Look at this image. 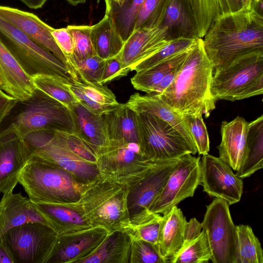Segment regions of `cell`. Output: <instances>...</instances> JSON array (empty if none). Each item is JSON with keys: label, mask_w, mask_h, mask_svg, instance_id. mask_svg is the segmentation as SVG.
<instances>
[{"label": "cell", "mask_w": 263, "mask_h": 263, "mask_svg": "<svg viewBox=\"0 0 263 263\" xmlns=\"http://www.w3.org/2000/svg\"><path fill=\"white\" fill-rule=\"evenodd\" d=\"M105 14L111 19L118 33L124 42L133 33L139 11L144 0H124L117 3L104 0Z\"/></svg>", "instance_id": "35"}, {"label": "cell", "mask_w": 263, "mask_h": 263, "mask_svg": "<svg viewBox=\"0 0 263 263\" xmlns=\"http://www.w3.org/2000/svg\"><path fill=\"white\" fill-rule=\"evenodd\" d=\"M109 232L103 227L58 235L44 263H80L100 246Z\"/></svg>", "instance_id": "16"}, {"label": "cell", "mask_w": 263, "mask_h": 263, "mask_svg": "<svg viewBox=\"0 0 263 263\" xmlns=\"http://www.w3.org/2000/svg\"><path fill=\"white\" fill-rule=\"evenodd\" d=\"M202 115L199 113L181 116L191 134L197 153L204 155L209 152L210 140Z\"/></svg>", "instance_id": "43"}, {"label": "cell", "mask_w": 263, "mask_h": 263, "mask_svg": "<svg viewBox=\"0 0 263 263\" xmlns=\"http://www.w3.org/2000/svg\"><path fill=\"white\" fill-rule=\"evenodd\" d=\"M202 39L214 70L244 57L263 53V16L252 8L219 17Z\"/></svg>", "instance_id": "1"}, {"label": "cell", "mask_w": 263, "mask_h": 263, "mask_svg": "<svg viewBox=\"0 0 263 263\" xmlns=\"http://www.w3.org/2000/svg\"><path fill=\"white\" fill-rule=\"evenodd\" d=\"M18 180L31 200L53 203L77 202L85 186L64 169L32 155Z\"/></svg>", "instance_id": "4"}, {"label": "cell", "mask_w": 263, "mask_h": 263, "mask_svg": "<svg viewBox=\"0 0 263 263\" xmlns=\"http://www.w3.org/2000/svg\"><path fill=\"white\" fill-rule=\"evenodd\" d=\"M211 92L215 102L235 101L263 93V53L240 58L215 70Z\"/></svg>", "instance_id": "5"}, {"label": "cell", "mask_w": 263, "mask_h": 263, "mask_svg": "<svg viewBox=\"0 0 263 263\" xmlns=\"http://www.w3.org/2000/svg\"><path fill=\"white\" fill-rule=\"evenodd\" d=\"M201 183L209 195L222 199L229 205L238 202L243 192V181L219 157L206 154L200 162Z\"/></svg>", "instance_id": "15"}, {"label": "cell", "mask_w": 263, "mask_h": 263, "mask_svg": "<svg viewBox=\"0 0 263 263\" xmlns=\"http://www.w3.org/2000/svg\"><path fill=\"white\" fill-rule=\"evenodd\" d=\"M105 61L96 54L82 60L73 57L72 68L80 81L85 83H99Z\"/></svg>", "instance_id": "42"}, {"label": "cell", "mask_w": 263, "mask_h": 263, "mask_svg": "<svg viewBox=\"0 0 263 263\" xmlns=\"http://www.w3.org/2000/svg\"><path fill=\"white\" fill-rule=\"evenodd\" d=\"M179 158L155 162L142 178L128 186L127 203L131 227L152 216L153 213L149 211V208L165 184Z\"/></svg>", "instance_id": "14"}, {"label": "cell", "mask_w": 263, "mask_h": 263, "mask_svg": "<svg viewBox=\"0 0 263 263\" xmlns=\"http://www.w3.org/2000/svg\"><path fill=\"white\" fill-rule=\"evenodd\" d=\"M237 245L235 263H263V250L252 229L248 225L236 226Z\"/></svg>", "instance_id": "36"}, {"label": "cell", "mask_w": 263, "mask_h": 263, "mask_svg": "<svg viewBox=\"0 0 263 263\" xmlns=\"http://www.w3.org/2000/svg\"><path fill=\"white\" fill-rule=\"evenodd\" d=\"M0 41L31 76L45 74L69 81L79 80L76 72L54 55L0 17Z\"/></svg>", "instance_id": "7"}, {"label": "cell", "mask_w": 263, "mask_h": 263, "mask_svg": "<svg viewBox=\"0 0 263 263\" xmlns=\"http://www.w3.org/2000/svg\"><path fill=\"white\" fill-rule=\"evenodd\" d=\"M114 1V2L117 3H121L122 2H123L124 0H112Z\"/></svg>", "instance_id": "55"}, {"label": "cell", "mask_w": 263, "mask_h": 263, "mask_svg": "<svg viewBox=\"0 0 263 263\" xmlns=\"http://www.w3.org/2000/svg\"><path fill=\"white\" fill-rule=\"evenodd\" d=\"M31 154L24 138L8 127L0 132V193L13 191Z\"/></svg>", "instance_id": "17"}, {"label": "cell", "mask_w": 263, "mask_h": 263, "mask_svg": "<svg viewBox=\"0 0 263 263\" xmlns=\"http://www.w3.org/2000/svg\"><path fill=\"white\" fill-rule=\"evenodd\" d=\"M72 38L73 57L82 60L96 54L91 39L92 26L68 25Z\"/></svg>", "instance_id": "41"}, {"label": "cell", "mask_w": 263, "mask_h": 263, "mask_svg": "<svg viewBox=\"0 0 263 263\" xmlns=\"http://www.w3.org/2000/svg\"><path fill=\"white\" fill-rule=\"evenodd\" d=\"M197 39L180 38L170 41L154 54L138 64L133 69L136 72L148 68L190 49Z\"/></svg>", "instance_id": "40"}, {"label": "cell", "mask_w": 263, "mask_h": 263, "mask_svg": "<svg viewBox=\"0 0 263 263\" xmlns=\"http://www.w3.org/2000/svg\"><path fill=\"white\" fill-rule=\"evenodd\" d=\"M155 162L146 157L139 143L110 140L98 154L96 165L102 176L129 186L142 178Z\"/></svg>", "instance_id": "10"}, {"label": "cell", "mask_w": 263, "mask_h": 263, "mask_svg": "<svg viewBox=\"0 0 263 263\" xmlns=\"http://www.w3.org/2000/svg\"><path fill=\"white\" fill-rule=\"evenodd\" d=\"M202 229V223L195 218H192L189 221H186L184 231L183 243L180 251L197 237Z\"/></svg>", "instance_id": "49"}, {"label": "cell", "mask_w": 263, "mask_h": 263, "mask_svg": "<svg viewBox=\"0 0 263 263\" xmlns=\"http://www.w3.org/2000/svg\"><path fill=\"white\" fill-rule=\"evenodd\" d=\"M125 105L137 114H151L164 121L196 148L191 134L181 115L173 110L157 93L142 95L138 92L135 93L129 97Z\"/></svg>", "instance_id": "22"}, {"label": "cell", "mask_w": 263, "mask_h": 263, "mask_svg": "<svg viewBox=\"0 0 263 263\" xmlns=\"http://www.w3.org/2000/svg\"><path fill=\"white\" fill-rule=\"evenodd\" d=\"M132 239L128 229L109 233L80 263H129Z\"/></svg>", "instance_id": "29"}, {"label": "cell", "mask_w": 263, "mask_h": 263, "mask_svg": "<svg viewBox=\"0 0 263 263\" xmlns=\"http://www.w3.org/2000/svg\"><path fill=\"white\" fill-rule=\"evenodd\" d=\"M7 127L18 137L43 130L77 133L71 111L61 102L36 89Z\"/></svg>", "instance_id": "6"}, {"label": "cell", "mask_w": 263, "mask_h": 263, "mask_svg": "<svg viewBox=\"0 0 263 263\" xmlns=\"http://www.w3.org/2000/svg\"><path fill=\"white\" fill-rule=\"evenodd\" d=\"M49 226L61 235L92 227L73 203H59L31 200Z\"/></svg>", "instance_id": "23"}, {"label": "cell", "mask_w": 263, "mask_h": 263, "mask_svg": "<svg viewBox=\"0 0 263 263\" xmlns=\"http://www.w3.org/2000/svg\"><path fill=\"white\" fill-rule=\"evenodd\" d=\"M200 157H180L149 211L164 214L184 199L193 197L201 183Z\"/></svg>", "instance_id": "13"}, {"label": "cell", "mask_w": 263, "mask_h": 263, "mask_svg": "<svg viewBox=\"0 0 263 263\" xmlns=\"http://www.w3.org/2000/svg\"><path fill=\"white\" fill-rule=\"evenodd\" d=\"M137 122L140 144L149 160L164 161L197 153L174 127L158 117L137 114Z\"/></svg>", "instance_id": "9"}, {"label": "cell", "mask_w": 263, "mask_h": 263, "mask_svg": "<svg viewBox=\"0 0 263 263\" xmlns=\"http://www.w3.org/2000/svg\"><path fill=\"white\" fill-rule=\"evenodd\" d=\"M0 263H15L9 248L2 238L0 239Z\"/></svg>", "instance_id": "51"}, {"label": "cell", "mask_w": 263, "mask_h": 263, "mask_svg": "<svg viewBox=\"0 0 263 263\" xmlns=\"http://www.w3.org/2000/svg\"><path fill=\"white\" fill-rule=\"evenodd\" d=\"M190 49L148 68L136 72L130 79L132 85L136 90L147 93H154L163 78L182 64Z\"/></svg>", "instance_id": "34"}, {"label": "cell", "mask_w": 263, "mask_h": 263, "mask_svg": "<svg viewBox=\"0 0 263 263\" xmlns=\"http://www.w3.org/2000/svg\"><path fill=\"white\" fill-rule=\"evenodd\" d=\"M18 101L0 88V124L9 115Z\"/></svg>", "instance_id": "50"}, {"label": "cell", "mask_w": 263, "mask_h": 263, "mask_svg": "<svg viewBox=\"0 0 263 263\" xmlns=\"http://www.w3.org/2000/svg\"><path fill=\"white\" fill-rule=\"evenodd\" d=\"M0 88L3 90V83L1 81V78H0Z\"/></svg>", "instance_id": "56"}, {"label": "cell", "mask_w": 263, "mask_h": 263, "mask_svg": "<svg viewBox=\"0 0 263 263\" xmlns=\"http://www.w3.org/2000/svg\"><path fill=\"white\" fill-rule=\"evenodd\" d=\"M66 85L78 102L93 113L104 115L120 104L113 92L103 84L79 80L68 81Z\"/></svg>", "instance_id": "26"}, {"label": "cell", "mask_w": 263, "mask_h": 263, "mask_svg": "<svg viewBox=\"0 0 263 263\" xmlns=\"http://www.w3.org/2000/svg\"><path fill=\"white\" fill-rule=\"evenodd\" d=\"M211 256L207 235L202 229L197 237L179 252L172 263H206L211 260Z\"/></svg>", "instance_id": "39"}, {"label": "cell", "mask_w": 263, "mask_h": 263, "mask_svg": "<svg viewBox=\"0 0 263 263\" xmlns=\"http://www.w3.org/2000/svg\"><path fill=\"white\" fill-rule=\"evenodd\" d=\"M91 39L96 54L105 60L117 56L124 43L111 19L106 14L92 26Z\"/></svg>", "instance_id": "33"}, {"label": "cell", "mask_w": 263, "mask_h": 263, "mask_svg": "<svg viewBox=\"0 0 263 263\" xmlns=\"http://www.w3.org/2000/svg\"><path fill=\"white\" fill-rule=\"evenodd\" d=\"M170 2V0H144L139 11L134 31L161 26Z\"/></svg>", "instance_id": "38"}, {"label": "cell", "mask_w": 263, "mask_h": 263, "mask_svg": "<svg viewBox=\"0 0 263 263\" xmlns=\"http://www.w3.org/2000/svg\"><path fill=\"white\" fill-rule=\"evenodd\" d=\"M199 38H203L219 17L245 8L246 0H189Z\"/></svg>", "instance_id": "28"}, {"label": "cell", "mask_w": 263, "mask_h": 263, "mask_svg": "<svg viewBox=\"0 0 263 263\" xmlns=\"http://www.w3.org/2000/svg\"><path fill=\"white\" fill-rule=\"evenodd\" d=\"M248 126V122L240 116L221 123L219 157L235 171L238 169L245 156Z\"/></svg>", "instance_id": "24"}, {"label": "cell", "mask_w": 263, "mask_h": 263, "mask_svg": "<svg viewBox=\"0 0 263 263\" xmlns=\"http://www.w3.org/2000/svg\"><path fill=\"white\" fill-rule=\"evenodd\" d=\"M57 236L49 226L31 222L10 229L2 238L15 263H44Z\"/></svg>", "instance_id": "12"}, {"label": "cell", "mask_w": 263, "mask_h": 263, "mask_svg": "<svg viewBox=\"0 0 263 263\" xmlns=\"http://www.w3.org/2000/svg\"><path fill=\"white\" fill-rule=\"evenodd\" d=\"M214 263H235L237 232L228 202L216 198L208 205L202 222Z\"/></svg>", "instance_id": "11"}, {"label": "cell", "mask_w": 263, "mask_h": 263, "mask_svg": "<svg viewBox=\"0 0 263 263\" xmlns=\"http://www.w3.org/2000/svg\"><path fill=\"white\" fill-rule=\"evenodd\" d=\"M129 71L123 68L122 63L116 56L105 60L99 84H104L126 76Z\"/></svg>", "instance_id": "47"}, {"label": "cell", "mask_w": 263, "mask_h": 263, "mask_svg": "<svg viewBox=\"0 0 263 263\" xmlns=\"http://www.w3.org/2000/svg\"><path fill=\"white\" fill-rule=\"evenodd\" d=\"M129 263H166L156 246L140 239L133 238Z\"/></svg>", "instance_id": "45"}, {"label": "cell", "mask_w": 263, "mask_h": 263, "mask_svg": "<svg viewBox=\"0 0 263 263\" xmlns=\"http://www.w3.org/2000/svg\"><path fill=\"white\" fill-rule=\"evenodd\" d=\"M213 71L202 39L197 38L172 82L157 94L181 115L201 113L207 118L215 108L210 89Z\"/></svg>", "instance_id": "2"}, {"label": "cell", "mask_w": 263, "mask_h": 263, "mask_svg": "<svg viewBox=\"0 0 263 263\" xmlns=\"http://www.w3.org/2000/svg\"><path fill=\"white\" fill-rule=\"evenodd\" d=\"M0 17L71 68L69 61L52 35L53 28L44 23L37 15L17 8L0 5Z\"/></svg>", "instance_id": "18"}, {"label": "cell", "mask_w": 263, "mask_h": 263, "mask_svg": "<svg viewBox=\"0 0 263 263\" xmlns=\"http://www.w3.org/2000/svg\"><path fill=\"white\" fill-rule=\"evenodd\" d=\"M0 78L3 90L18 102L28 100L35 90L31 76L1 41Z\"/></svg>", "instance_id": "21"}, {"label": "cell", "mask_w": 263, "mask_h": 263, "mask_svg": "<svg viewBox=\"0 0 263 263\" xmlns=\"http://www.w3.org/2000/svg\"><path fill=\"white\" fill-rule=\"evenodd\" d=\"M31 77L36 89L61 102L70 110L78 103L66 85V83L70 81L45 74H36Z\"/></svg>", "instance_id": "37"}, {"label": "cell", "mask_w": 263, "mask_h": 263, "mask_svg": "<svg viewBox=\"0 0 263 263\" xmlns=\"http://www.w3.org/2000/svg\"><path fill=\"white\" fill-rule=\"evenodd\" d=\"M51 34L58 46L69 61L70 66L73 69V43L71 36L67 27L59 29L53 28Z\"/></svg>", "instance_id": "48"}, {"label": "cell", "mask_w": 263, "mask_h": 263, "mask_svg": "<svg viewBox=\"0 0 263 263\" xmlns=\"http://www.w3.org/2000/svg\"><path fill=\"white\" fill-rule=\"evenodd\" d=\"M70 110L77 133L92 146L98 156L110 142L103 115L92 112L79 102Z\"/></svg>", "instance_id": "27"}, {"label": "cell", "mask_w": 263, "mask_h": 263, "mask_svg": "<svg viewBox=\"0 0 263 263\" xmlns=\"http://www.w3.org/2000/svg\"><path fill=\"white\" fill-rule=\"evenodd\" d=\"M161 219V214L153 213L151 217L137 225L132 226L128 229V230L132 238L140 239L148 241L157 248Z\"/></svg>", "instance_id": "46"}, {"label": "cell", "mask_w": 263, "mask_h": 263, "mask_svg": "<svg viewBox=\"0 0 263 263\" xmlns=\"http://www.w3.org/2000/svg\"><path fill=\"white\" fill-rule=\"evenodd\" d=\"M170 41L165 26L141 28L134 31L124 42L116 57L124 68L133 71L138 64L156 53Z\"/></svg>", "instance_id": "19"}, {"label": "cell", "mask_w": 263, "mask_h": 263, "mask_svg": "<svg viewBox=\"0 0 263 263\" xmlns=\"http://www.w3.org/2000/svg\"><path fill=\"white\" fill-rule=\"evenodd\" d=\"M246 2L248 8L253 9V0H246Z\"/></svg>", "instance_id": "54"}, {"label": "cell", "mask_w": 263, "mask_h": 263, "mask_svg": "<svg viewBox=\"0 0 263 263\" xmlns=\"http://www.w3.org/2000/svg\"><path fill=\"white\" fill-rule=\"evenodd\" d=\"M186 221L182 212L177 206L162 216L157 249L166 263H172L182 247Z\"/></svg>", "instance_id": "25"}, {"label": "cell", "mask_w": 263, "mask_h": 263, "mask_svg": "<svg viewBox=\"0 0 263 263\" xmlns=\"http://www.w3.org/2000/svg\"><path fill=\"white\" fill-rule=\"evenodd\" d=\"M263 167V116L248 122L246 148L235 175L241 179L250 177Z\"/></svg>", "instance_id": "31"}, {"label": "cell", "mask_w": 263, "mask_h": 263, "mask_svg": "<svg viewBox=\"0 0 263 263\" xmlns=\"http://www.w3.org/2000/svg\"><path fill=\"white\" fill-rule=\"evenodd\" d=\"M103 116L110 140L140 143L137 114L125 104Z\"/></svg>", "instance_id": "32"}, {"label": "cell", "mask_w": 263, "mask_h": 263, "mask_svg": "<svg viewBox=\"0 0 263 263\" xmlns=\"http://www.w3.org/2000/svg\"><path fill=\"white\" fill-rule=\"evenodd\" d=\"M67 146L81 159L96 164L98 154L92 146L78 133L57 130Z\"/></svg>", "instance_id": "44"}, {"label": "cell", "mask_w": 263, "mask_h": 263, "mask_svg": "<svg viewBox=\"0 0 263 263\" xmlns=\"http://www.w3.org/2000/svg\"><path fill=\"white\" fill-rule=\"evenodd\" d=\"M31 222L49 226L29 197L13 192L3 194L0 200V239L10 229Z\"/></svg>", "instance_id": "20"}, {"label": "cell", "mask_w": 263, "mask_h": 263, "mask_svg": "<svg viewBox=\"0 0 263 263\" xmlns=\"http://www.w3.org/2000/svg\"><path fill=\"white\" fill-rule=\"evenodd\" d=\"M128 186L100 176L86 185L75 205L92 227L109 233L131 227L127 198Z\"/></svg>", "instance_id": "3"}, {"label": "cell", "mask_w": 263, "mask_h": 263, "mask_svg": "<svg viewBox=\"0 0 263 263\" xmlns=\"http://www.w3.org/2000/svg\"><path fill=\"white\" fill-rule=\"evenodd\" d=\"M68 2H69L70 4L76 6L79 4H83L84 3L86 0H66Z\"/></svg>", "instance_id": "53"}, {"label": "cell", "mask_w": 263, "mask_h": 263, "mask_svg": "<svg viewBox=\"0 0 263 263\" xmlns=\"http://www.w3.org/2000/svg\"><path fill=\"white\" fill-rule=\"evenodd\" d=\"M24 139L31 151V155L60 167L85 185L100 176L96 164L74 154L57 130H39L27 135Z\"/></svg>", "instance_id": "8"}, {"label": "cell", "mask_w": 263, "mask_h": 263, "mask_svg": "<svg viewBox=\"0 0 263 263\" xmlns=\"http://www.w3.org/2000/svg\"><path fill=\"white\" fill-rule=\"evenodd\" d=\"M31 9H37L42 8L47 0H19Z\"/></svg>", "instance_id": "52"}, {"label": "cell", "mask_w": 263, "mask_h": 263, "mask_svg": "<svg viewBox=\"0 0 263 263\" xmlns=\"http://www.w3.org/2000/svg\"><path fill=\"white\" fill-rule=\"evenodd\" d=\"M161 25L166 27L167 37L170 41L199 38L189 0H170Z\"/></svg>", "instance_id": "30"}]
</instances>
